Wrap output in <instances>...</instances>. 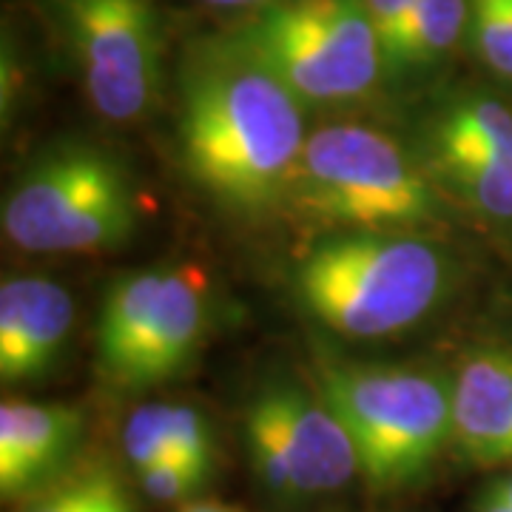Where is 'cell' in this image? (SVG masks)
Masks as SVG:
<instances>
[{"label":"cell","instance_id":"7a4b0ae2","mask_svg":"<svg viewBox=\"0 0 512 512\" xmlns=\"http://www.w3.org/2000/svg\"><path fill=\"white\" fill-rule=\"evenodd\" d=\"M447 282L444 256L419 237L353 231L325 239L299 262L296 291L336 333L379 339L433 311Z\"/></svg>","mask_w":512,"mask_h":512},{"label":"cell","instance_id":"e0dca14e","mask_svg":"<svg viewBox=\"0 0 512 512\" xmlns=\"http://www.w3.org/2000/svg\"><path fill=\"white\" fill-rule=\"evenodd\" d=\"M433 151V171L444 185L473 202L478 211L490 217H512V165L490 160L481 154L450 151V148H430Z\"/></svg>","mask_w":512,"mask_h":512},{"label":"cell","instance_id":"603a6c76","mask_svg":"<svg viewBox=\"0 0 512 512\" xmlns=\"http://www.w3.org/2000/svg\"><path fill=\"white\" fill-rule=\"evenodd\" d=\"M180 512H242L239 507H231V504H220V501H191L185 504Z\"/></svg>","mask_w":512,"mask_h":512},{"label":"cell","instance_id":"484cf974","mask_svg":"<svg viewBox=\"0 0 512 512\" xmlns=\"http://www.w3.org/2000/svg\"><path fill=\"white\" fill-rule=\"evenodd\" d=\"M208 3H220V6H254V3H274V0H208Z\"/></svg>","mask_w":512,"mask_h":512},{"label":"cell","instance_id":"4fadbf2b","mask_svg":"<svg viewBox=\"0 0 512 512\" xmlns=\"http://www.w3.org/2000/svg\"><path fill=\"white\" fill-rule=\"evenodd\" d=\"M123 450L134 473L168 458L214 470V430L200 410L185 404H143L123 427Z\"/></svg>","mask_w":512,"mask_h":512},{"label":"cell","instance_id":"d6986e66","mask_svg":"<svg viewBox=\"0 0 512 512\" xmlns=\"http://www.w3.org/2000/svg\"><path fill=\"white\" fill-rule=\"evenodd\" d=\"M245 441H248V456L254 464V473L262 481V487L274 495L282 504H296L302 501L296 490L291 461L285 453V441L279 433L271 407L262 396H256L248 413H245Z\"/></svg>","mask_w":512,"mask_h":512},{"label":"cell","instance_id":"5b68a950","mask_svg":"<svg viewBox=\"0 0 512 512\" xmlns=\"http://www.w3.org/2000/svg\"><path fill=\"white\" fill-rule=\"evenodd\" d=\"M137 225L126 171L92 146L43 154L3 202V231L23 251L69 254L123 245Z\"/></svg>","mask_w":512,"mask_h":512},{"label":"cell","instance_id":"ba28073f","mask_svg":"<svg viewBox=\"0 0 512 512\" xmlns=\"http://www.w3.org/2000/svg\"><path fill=\"white\" fill-rule=\"evenodd\" d=\"M259 396L279 424L302 501L336 493L353 476H362L348 427L322 402V396L311 399L296 384H274Z\"/></svg>","mask_w":512,"mask_h":512},{"label":"cell","instance_id":"ffe728a7","mask_svg":"<svg viewBox=\"0 0 512 512\" xmlns=\"http://www.w3.org/2000/svg\"><path fill=\"white\" fill-rule=\"evenodd\" d=\"M478 57L501 77H512V9L507 0H467Z\"/></svg>","mask_w":512,"mask_h":512},{"label":"cell","instance_id":"8fae6325","mask_svg":"<svg viewBox=\"0 0 512 512\" xmlns=\"http://www.w3.org/2000/svg\"><path fill=\"white\" fill-rule=\"evenodd\" d=\"M453 444L478 467L512 464V353L467 356L453 379Z\"/></svg>","mask_w":512,"mask_h":512},{"label":"cell","instance_id":"277c9868","mask_svg":"<svg viewBox=\"0 0 512 512\" xmlns=\"http://www.w3.org/2000/svg\"><path fill=\"white\" fill-rule=\"evenodd\" d=\"M288 194L316 220L356 231L416 225L436 214V191L404 148L365 126L311 134Z\"/></svg>","mask_w":512,"mask_h":512},{"label":"cell","instance_id":"cb8c5ba5","mask_svg":"<svg viewBox=\"0 0 512 512\" xmlns=\"http://www.w3.org/2000/svg\"><path fill=\"white\" fill-rule=\"evenodd\" d=\"M478 512H512V507L504 498H498L493 490H487L484 498H481V504H478Z\"/></svg>","mask_w":512,"mask_h":512},{"label":"cell","instance_id":"44dd1931","mask_svg":"<svg viewBox=\"0 0 512 512\" xmlns=\"http://www.w3.org/2000/svg\"><path fill=\"white\" fill-rule=\"evenodd\" d=\"M211 476V467H202L194 461L183 458H168L160 464H151L146 470H140V487L146 490L148 498L160 501V504H177L188 501L191 495L202 490V484Z\"/></svg>","mask_w":512,"mask_h":512},{"label":"cell","instance_id":"3957f363","mask_svg":"<svg viewBox=\"0 0 512 512\" xmlns=\"http://www.w3.org/2000/svg\"><path fill=\"white\" fill-rule=\"evenodd\" d=\"M319 396L348 427L359 470L373 490H402L427 476L453 441V384L402 365L333 362Z\"/></svg>","mask_w":512,"mask_h":512},{"label":"cell","instance_id":"9a60e30c","mask_svg":"<svg viewBox=\"0 0 512 512\" xmlns=\"http://www.w3.org/2000/svg\"><path fill=\"white\" fill-rule=\"evenodd\" d=\"M430 148L467 151L512 165V111L490 97L461 100L436 120Z\"/></svg>","mask_w":512,"mask_h":512},{"label":"cell","instance_id":"4316f807","mask_svg":"<svg viewBox=\"0 0 512 512\" xmlns=\"http://www.w3.org/2000/svg\"><path fill=\"white\" fill-rule=\"evenodd\" d=\"M507 3H510V9H512V0H507Z\"/></svg>","mask_w":512,"mask_h":512},{"label":"cell","instance_id":"5bb4252c","mask_svg":"<svg viewBox=\"0 0 512 512\" xmlns=\"http://www.w3.org/2000/svg\"><path fill=\"white\" fill-rule=\"evenodd\" d=\"M165 271L120 276L103 299L97 322V362L109 382L126 387L134 359L143 348L148 319L163 288Z\"/></svg>","mask_w":512,"mask_h":512},{"label":"cell","instance_id":"d4e9b609","mask_svg":"<svg viewBox=\"0 0 512 512\" xmlns=\"http://www.w3.org/2000/svg\"><path fill=\"white\" fill-rule=\"evenodd\" d=\"M490 490H493V493L498 495V498H504V501H507V504H510V507H512V476L501 478V481H495Z\"/></svg>","mask_w":512,"mask_h":512},{"label":"cell","instance_id":"2e32d148","mask_svg":"<svg viewBox=\"0 0 512 512\" xmlns=\"http://www.w3.org/2000/svg\"><path fill=\"white\" fill-rule=\"evenodd\" d=\"M23 512H137L109 464H83L40 487Z\"/></svg>","mask_w":512,"mask_h":512},{"label":"cell","instance_id":"52a82bcc","mask_svg":"<svg viewBox=\"0 0 512 512\" xmlns=\"http://www.w3.org/2000/svg\"><path fill=\"white\" fill-rule=\"evenodd\" d=\"M55 15L94 109L114 123L140 120L163 83L154 0H55Z\"/></svg>","mask_w":512,"mask_h":512},{"label":"cell","instance_id":"8992f818","mask_svg":"<svg viewBox=\"0 0 512 512\" xmlns=\"http://www.w3.org/2000/svg\"><path fill=\"white\" fill-rule=\"evenodd\" d=\"M234 37L302 103L356 100L387 72L365 0H274Z\"/></svg>","mask_w":512,"mask_h":512},{"label":"cell","instance_id":"7402d4cb","mask_svg":"<svg viewBox=\"0 0 512 512\" xmlns=\"http://www.w3.org/2000/svg\"><path fill=\"white\" fill-rule=\"evenodd\" d=\"M413 6H416V0H365L367 18H370V26L379 40L387 74L402 72L404 37L410 29Z\"/></svg>","mask_w":512,"mask_h":512},{"label":"cell","instance_id":"9c48e42d","mask_svg":"<svg viewBox=\"0 0 512 512\" xmlns=\"http://www.w3.org/2000/svg\"><path fill=\"white\" fill-rule=\"evenodd\" d=\"M72 316V296L55 279H6L0 288V379H43L69 342Z\"/></svg>","mask_w":512,"mask_h":512},{"label":"cell","instance_id":"6da1fadb","mask_svg":"<svg viewBox=\"0 0 512 512\" xmlns=\"http://www.w3.org/2000/svg\"><path fill=\"white\" fill-rule=\"evenodd\" d=\"M185 171L234 211H265L291 191L305 146L302 100L234 35L197 43L180 69Z\"/></svg>","mask_w":512,"mask_h":512},{"label":"cell","instance_id":"30bf717a","mask_svg":"<svg viewBox=\"0 0 512 512\" xmlns=\"http://www.w3.org/2000/svg\"><path fill=\"white\" fill-rule=\"evenodd\" d=\"M83 433V413L69 404L6 402L0 407V493L46 487L57 478Z\"/></svg>","mask_w":512,"mask_h":512},{"label":"cell","instance_id":"ac0fdd59","mask_svg":"<svg viewBox=\"0 0 512 512\" xmlns=\"http://www.w3.org/2000/svg\"><path fill=\"white\" fill-rule=\"evenodd\" d=\"M470 23L467 0H416L410 29L404 37L402 72L427 69L456 49Z\"/></svg>","mask_w":512,"mask_h":512},{"label":"cell","instance_id":"7c38bea8","mask_svg":"<svg viewBox=\"0 0 512 512\" xmlns=\"http://www.w3.org/2000/svg\"><path fill=\"white\" fill-rule=\"evenodd\" d=\"M205 328V282L194 268L165 271L163 288L148 319L143 348L134 359L126 387H154L183 370Z\"/></svg>","mask_w":512,"mask_h":512}]
</instances>
